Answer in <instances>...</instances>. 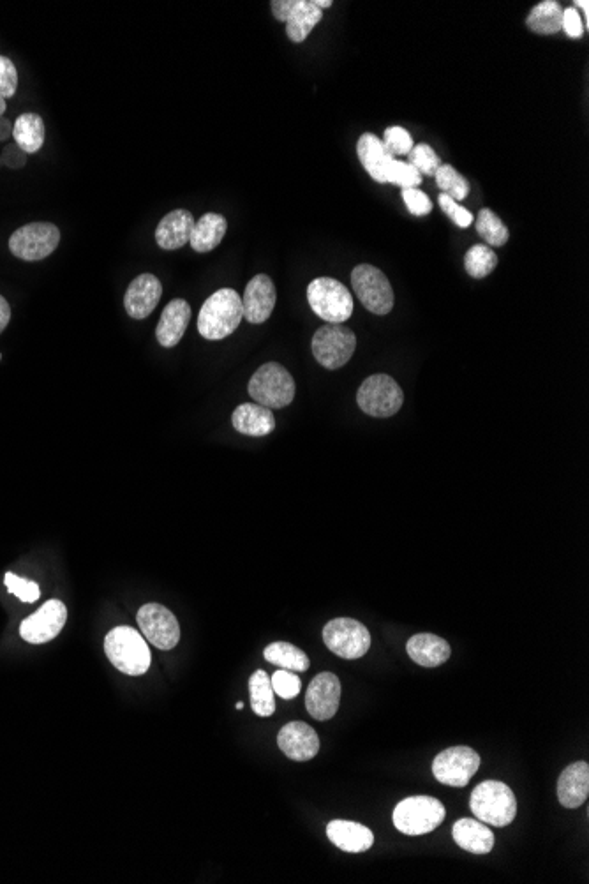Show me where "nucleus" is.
Masks as SVG:
<instances>
[{
	"instance_id": "f257e3e1",
	"label": "nucleus",
	"mask_w": 589,
	"mask_h": 884,
	"mask_svg": "<svg viewBox=\"0 0 589 884\" xmlns=\"http://www.w3.org/2000/svg\"><path fill=\"white\" fill-rule=\"evenodd\" d=\"M357 154L360 163L371 177L380 184H396L399 188H418L422 175L404 161H397L373 133L358 138Z\"/></svg>"
},
{
	"instance_id": "f03ea898",
	"label": "nucleus",
	"mask_w": 589,
	"mask_h": 884,
	"mask_svg": "<svg viewBox=\"0 0 589 884\" xmlns=\"http://www.w3.org/2000/svg\"><path fill=\"white\" fill-rule=\"evenodd\" d=\"M244 318L242 299L232 288H221L205 300L198 315V332L209 341H221L239 329Z\"/></svg>"
},
{
	"instance_id": "7ed1b4c3",
	"label": "nucleus",
	"mask_w": 589,
	"mask_h": 884,
	"mask_svg": "<svg viewBox=\"0 0 589 884\" xmlns=\"http://www.w3.org/2000/svg\"><path fill=\"white\" fill-rule=\"evenodd\" d=\"M105 653L120 673L145 675L150 667V650L142 634L133 627H115L105 637Z\"/></svg>"
},
{
	"instance_id": "20e7f679",
	"label": "nucleus",
	"mask_w": 589,
	"mask_h": 884,
	"mask_svg": "<svg viewBox=\"0 0 589 884\" xmlns=\"http://www.w3.org/2000/svg\"><path fill=\"white\" fill-rule=\"evenodd\" d=\"M471 812L485 825L508 826L517 816L514 791L500 780H485L478 784L470 800Z\"/></svg>"
},
{
	"instance_id": "39448f33",
	"label": "nucleus",
	"mask_w": 589,
	"mask_h": 884,
	"mask_svg": "<svg viewBox=\"0 0 589 884\" xmlns=\"http://www.w3.org/2000/svg\"><path fill=\"white\" fill-rule=\"evenodd\" d=\"M249 396L269 410H283L295 398V380L277 362L263 364L249 380Z\"/></svg>"
},
{
	"instance_id": "423d86ee",
	"label": "nucleus",
	"mask_w": 589,
	"mask_h": 884,
	"mask_svg": "<svg viewBox=\"0 0 589 884\" xmlns=\"http://www.w3.org/2000/svg\"><path fill=\"white\" fill-rule=\"evenodd\" d=\"M447 810L433 796H410L394 809V825L404 835L431 833L445 821Z\"/></svg>"
},
{
	"instance_id": "0eeeda50",
	"label": "nucleus",
	"mask_w": 589,
	"mask_h": 884,
	"mask_svg": "<svg viewBox=\"0 0 589 884\" xmlns=\"http://www.w3.org/2000/svg\"><path fill=\"white\" fill-rule=\"evenodd\" d=\"M307 300L314 315L327 323H344L353 315L350 290L337 279L318 278L307 286Z\"/></svg>"
},
{
	"instance_id": "6e6552de",
	"label": "nucleus",
	"mask_w": 589,
	"mask_h": 884,
	"mask_svg": "<svg viewBox=\"0 0 589 884\" xmlns=\"http://www.w3.org/2000/svg\"><path fill=\"white\" fill-rule=\"evenodd\" d=\"M357 403L366 415L376 419H387L403 408L404 392L392 376L380 373L369 376L360 385Z\"/></svg>"
},
{
	"instance_id": "1a4fd4ad",
	"label": "nucleus",
	"mask_w": 589,
	"mask_h": 884,
	"mask_svg": "<svg viewBox=\"0 0 589 884\" xmlns=\"http://www.w3.org/2000/svg\"><path fill=\"white\" fill-rule=\"evenodd\" d=\"M311 348L314 359L323 368L336 371L350 362L357 348V338L353 330L344 327L343 323H327L316 330Z\"/></svg>"
},
{
	"instance_id": "9d476101",
	"label": "nucleus",
	"mask_w": 589,
	"mask_h": 884,
	"mask_svg": "<svg viewBox=\"0 0 589 884\" xmlns=\"http://www.w3.org/2000/svg\"><path fill=\"white\" fill-rule=\"evenodd\" d=\"M353 292L373 315L385 316L394 308V290L387 276L373 265L362 263L351 272Z\"/></svg>"
},
{
	"instance_id": "9b49d317",
	"label": "nucleus",
	"mask_w": 589,
	"mask_h": 884,
	"mask_svg": "<svg viewBox=\"0 0 589 884\" xmlns=\"http://www.w3.org/2000/svg\"><path fill=\"white\" fill-rule=\"evenodd\" d=\"M323 641L341 659L364 657L371 648V634L364 623L353 618H336L323 627Z\"/></svg>"
},
{
	"instance_id": "f8f14e48",
	"label": "nucleus",
	"mask_w": 589,
	"mask_h": 884,
	"mask_svg": "<svg viewBox=\"0 0 589 884\" xmlns=\"http://www.w3.org/2000/svg\"><path fill=\"white\" fill-rule=\"evenodd\" d=\"M60 242V230L52 223H29L9 237V251L23 262H39L52 255Z\"/></svg>"
},
{
	"instance_id": "ddd939ff",
	"label": "nucleus",
	"mask_w": 589,
	"mask_h": 884,
	"mask_svg": "<svg viewBox=\"0 0 589 884\" xmlns=\"http://www.w3.org/2000/svg\"><path fill=\"white\" fill-rule=\"evenodd\" d=\"M480 763V754L471 747H450L434 757L433 775L445 786H468L471 777L478 772Z\"/></svg>"
},
{
	"instance_id": "4468645a",
	"label": "nucleus",
	"mask_w": 589,
	"mask_h": 884,
	"mask_svg": "<svg viewBox=\"0 0 589 884\" xmlns=\"http://www.w3.org/2000/svg\"><path fill=\"white\" fill-rule=\"evenodd\" d=\"M138 625L145 639L159 650H173L179 645L180 625L170 609L161 604H145L138 611Z\"/></svg>"
},
{
	"instance_id": "2eb2a0df",
	"label": "nucleus",
	"mask_w": 589,
	"mask_h": 884,
	"mask_svg": "<svg viewBox=\"0 0 589 884\" xmlns=\"http://www.w3.org/2000/svg\"><path fill=\"white\" fill-rule=\"evenodd\" d=\"M68 620V609L64 602L53 599L48 600L45 606L36 611L34 615L23 620L20 625V636L30 645H43L59 636L60 630L64 629Z\"/></svg>"
},
{
	"instance_id": "dca6fc26",
	"label": "nucleus",
	"mask_w": 589,
	"mask_h": 884,
	"mask_svg": "<svg viewBox=\"0 0 589 884\" xmlns=\"http://www.w3.org/2000/svg\"><path fill=\"white\" fill-rule=\"evenodd\" d=\"M341 703V682L334 673L314 676L307 689L306 708L313 719L330 720L336 715Z\"/></svg>"
},
{
	"instance_id": "f3484780",
	"label": "nucleus",
	"mask_w": 589,
	"mask_h": 884,
	"mask_svg": "<svg viewBox=\"0 0 589 884\" xmlns=\"http://www.w3.org/2000/svg\"><path fill=\"white\" fill-rule=\"evenodd\" d=\"M277 292L274 281L267 274L254 276L246 286V293L242 299L244 318L253 325H260L269 320L272 311L276 308Z\"/></svg>"
},
{
	"instance_id": "a211bd4d",
	"label": "nucleus",
	"mask_w": 589,
	"mask_h": 884,
	"mask_svg": "<svg viewBox=\"0 0 589 884\" xmlns=\"http://www.w3.org/2000/svg\"><path fill=\"white\" fill-rule=\"evenodd\" d=\"M163 295V285L154 274H140L131 281L124 295L127 315L135 320H145L154 313Z\"/></svg>"
},
{
	"instance_id": "6ab92c4d",
	"label": "nucleus",
	"mask_w": 589,
	"mask_h": 884,
	"mask_svg": "<svg viewBox=\"0 0 589 884\" xmlns=\"http://www.w3.org/2000/svg\"><path fill=\"white\" fill-rule=\"evenodd\" d=\"M277 745L291 761H309L320 752V738L306 722H290L277 736Z\"/></svg>"
},
{
	"instance_id": "aec40b11",
	"label": "nucleus",
	"mask_w": 589,
	"mask_h": 884,
	"mask_svg": "<svg viewBox=\"0 0 589 884\" xmlns=\"http://www.w3.org/2000/svg\"><path fill=\"white\" fill-rule=\"evenodd\" d=\"M194 216L186 209L168 212L156 228V244L165 251H175L189 244L194 228Z\"/></svg>"
},
{
	"instance_id": "412c9836",
	"label": "nucleus",
	"mask_w": 589,
	"mask_h": 884,
	"mask_svg": "<svg viewBox=\"0 0 589 884\" xmlns=\"http://www.w3.org/2000/svg\"><path fill=\"white\" fill-rule=\"evenodd\" d=\"M589 765L577 761L568 765L558 779V800L567 809H579L588 800Z\"/></svg>"
},
{
	"instance_id": "4be33fe9",
	"label": "nucleus",
	"mask_w": 589,
	"mask_h": 884,
	"mask_svg": "<svg viewBox=\"0 0 589 884\" xmlns=\"http://www.w3.org/2000/svg\"><path fill=\"white\" fill-rule=\"evenodd\" d=\"M189 320H191V306L184 299H173L157 323L156 338L159 345L165 348L179 345L180 339L186 334Z\"/></svg>"
},
{
	"instance_id": "5701e85b",
	"label": "nucleus",
	"mask_w": 589,
	"mask_h": 884,
	"mask_svg": "<svg viewBox=\"0 0 589 884\" xmlns=\"http://www.w3.org/2000/svg\"><path fill=\"white\" fill-rule=\"evenodd\" d=\"M327 837L346 853H366L374 844V835L367 826L336 819L327 826Z\"/></svg>"
},
{
	"instance_id": "b1692460",
	"label": "nucleus",
	"mask_w": 589,
	"mask_h": 884,
	"mask_svg": "<svg viewBox=\"0 0 589 884\" xmlns=\"http://www.w3.org/2000/svg\"><path fill=\"white\" fill-rule=\"evenodd\" d=\"M452 837L457 846L473 855L491 853L496 842L491 828H487L478 819H459L452 828Z\"/></svg>"
},
{
	"instance_id": "393cba45",
	"label": "nucleus",
	"mask_w": 589,
	"mask_h": 884,
	"mask_svg": "<svg viewBox=\"0 0 589 884\" xmlns=\"http://www.w3.org/2000/svg\"><path fill=\"white\" fill-rule=\"evenodd\" d=\"M406 652L413 662H417L418 666L422 667L441 666L452 655L447 641L434 634H417L410 637V641L406 643Z\"/></svg>"
},
{
	"instance_id": "a878e982",
	"label": "nucleus",
	"mask_w": 589,
	"mask_h": 884,
	"mask_svg": "<svg viewBox=\"0 0 589 884\" xmlns=\"http://www.w3.org/2000/svg\"><path fill=\"white\" fill-rule=\"evenodd\" d=\"M232 424L240 435L267 436L276 429V417L265 406L244 403L233 412Z\"/></svg>"
},
{
	"instance_id": "bb28decb",
	"label": "nucleus",
	"mask_w": 589,
	"mask_h": 884,
	"mask_svg": "<svg viewBox=\"0 0 589 884\" xmlns=\"http://www.w3.org/2000/svg\"><path fill=\"white\" fill-rule=\"evenodd\" d=\"M321 18L323 11L314 4V0H291L290 13L284 22L290 41L304 43Z\"/></svg>"
},
{
	"instance_id": "cd10ccee",
	"label": "nucleus",
	"mask_w": 589,
	"mask_h": 884,
	"mask_svg": "<svg viewBox=\"0 0 589 884\" xmlns=\"http://www.w3.org/2000/svg\"><path fill=\"white\" fill-rule=\"evenodd\" d=\"M226 230H228L226 218H223L221 214L209 212L194 223L189 244L196 253H209L223 242Z\"/></svg>"
},
{
	"instance_id": "c85d7f7f",
	"label": "nucleus",
	"mask_w": 589,
	"mask_h": 884,
	"mask_svg": "<svg viewBox=\"0 0 589 884\" xmlns=\"http://www.w3.org/2000/svg\"><path fill=\"white\" fill-rule=\"evenodd\" d=\"M13 136L27 156L36 154L45 143V122L38 113H23L13 124Z\"/></svg>"
},
{
	"instance_id": "c756f323",
	"label": "nucleus",
	"mask_w": 589,
	"mask_h": 884,
	"mask_svg": "<svg viewBox=\"0 0 589 884\" xmlns=\"http://www.w3.org/2000/svg\"><path fill=\"white\" fill-rule=\"evenodd\" d=\"M563 20V8L556 0H544L531 9L526 25L531 32L540 36H551L561 30Z\"/></svg>"
},
{
	"instance_id": "7c9ffc66",
	"label": "nucleus",
	"mask_w": 589,
	"mask_h": 884,
	"mask_svg": "<svg viewBox=\"0 0 589 884\" xmlns=\"http://www.w3.org/2000/svg\"><path fill=\"white\" fill-rule=\"evenodd\" d=\"M265 660H269L270 664L293 671V673H304L309 669V657L306 652H302L300 648L290 643H272L265 648Z\"/></svg>"
},
{
	"instance_id": "2f4dec72",
	"label": "nucleus",
	"mask_w": 589,
	"mask_h": 884,
	"mask_svg": "<svg viewBox=\"0 0 589 884\" xmlns=\"http://www.w3.org/2000/svg\"><path fill=\"white\" fill-rule=\"evenodd\" d=\"M249 692H251V706L258 717H270L276 712V699L274 689L270 683L269 675L265 671H256L249 678Z\"/></svg>"
},
{
	"instance_id": "473e14b6",
	"label": "nucleus",
	"mask_w": 589,
	"mask_h": 884,
	"mask_svg": "<svg viewBox=\"0 0 589 884\" xmlns=\"http://www.w3.org/2000/svg\"><path fill=\"white\" fill-rule=\"evenodd\" d=\"M477 232L482 239L494 248H503L510 239L507 226L491 209H482L477 216Z\"/></svg>"
},
{
	"instance_id": "72a5a7b5",
	"label": "nucleus",
	"mask_w": 589,
	"mask_h": 884,
	"mask_svg": "<svg viewBox=\"0 0 589 884\" xmlns=\"http://www.w3.org/2000/svg\"><path fill=\"white\" fill-rule=\"evenodd\" d=\"M498 267V256L489 246H473L464 256V269L473 279H484Z\"/></svg>"
},
{
	"instance_id": "f704fd0d",
	"label": "nucleus",
	"mask_w": 589,
	"mask_h": 884,
	"mask_svg": "<svg viewBox=\"0 0 589 884\" xmlns=\"http://www.w3.org/2000/svg\"><path fill=\"white\" fill-rule=\"evenodd\" d=\"M434 177L438 182V188L455 202H463L470 195V182L457 172L454 166L441 165L438 172L434 173Z\"/></svg>"
},
{
	"instance_id": "c9c22d12",
	"label": "nucleus",
	"mask_w": 589,
	"mask_h": 884,
	"mask_svg": "<svg viewBox=\"0 0 589 884\" xmlns=\"http://www.w3.org/2000/svg\"><path fill=\"white\" fill-rule=\"evenodd\" d=\"M408 156H410V161H408V163H410L420 175L434 177V173L438 172V168L441 166V159L438 158V154H436L433 147H429L427 143L415 145Z\"/></svg>"
},
{
	"instance_id": "e433bc0d",
	"label": "nucleus",
	"mask_w": 589,
	"mask_h": 884,
	"mask_svg": "<svg viewBox=\"0 0 589 884\" xmlns=\"http://www.w3.org/2000/svg\"><path fill=\"white\" fill-rule=\"evenodd\" d=\"M383 145H385V149H387L394 158H396V156H408L411 149L415 147L410 133H408L406 129L401 128V126H392V128L385 129V133H383Z\"/></svg>"
},
{
	"instance_id": "4c0bfd02",
	"label": "nucleus",
	"mask_w": 589,
	"mask_h": 884,
	"mask_svg": "<svg viewBox=\"0 0 589 884\" xmlns=\"http://www.w3.org/2000/svg\"><path fill=\"white\" fill-rule=\"evenodd\" d=\"M270 683H272L274 694L283 697V699H293V697L299 696L300 690H302V682H300L297 673L286 671V669L276 671L270 678Z\"/></svg>"
},
{
	"instance_id": "58836bf2",
	"label": "nucleus",
	"mask_w": 589,
	"mask_h": 884,
	"mask_svg": "<svg viewBox=\"0 0 589 884\" xmlns=\"http://www.w3.org/2000/svg\"><path fill=\"white\" fill-rule=\"evenodd\" d=\"M4 583H6V588H8L9 593H13L16 595L18 599L22 600V602H36L39 599V586L34 583V581H27V579H23V577L16 576L13 572H8L6 577H4Z\"/></svg>"
},
{
	"instance_id": "ea45409f",
	"label": "nucleus",
	"mask_w": 589,
	"mask_h": 884,
	"mask_svg": "<svg viewBox=\"0 0 589 884\" xmlns=\"http://www.w3.org/2000/svg\"><path fill=\"white\" fill-rule=\"evenodd\" d=\"M18 89V71L15 62L0 55V96L4 99L13 98Z\"/></svg>"
},
{
	"instance_id": "a19ab883",
	"label": "nucleus",
	"mask_w": 589,
	"mask_h": 884,
	"mask_svg": "<svg viewBox=\"0 0 589 884\" xmlns=\"http://www.w3.org/2000/svg\"><path fill=\"white\" fill-rule=\"evenodd\" d=\"M438 202H440L441 210H443L448 218L452 219L455 225L459 226V228H468V226L473 223V214H471L470 210L461 207V205L455 202V200H452L450 196L441 193Z\"/></svg>"
},
{
	"instance_id": "79ce46f5",
	"label": "nucleus",
	"mask_w": 589,
	"mask_h": 884,
	"mask_svg": "<svg viewBox=\"0 0 589 884\" xmlns=\"http://www.w3.org/2000/svg\"><path fill=\"white\" fill-rule=\"evenodd\" d=\"M403 200L413 216H427L433 210L431 198L417 188L403 189Z\"/></svg>"
},
{
	"instance_id": "37998d69",
	"label": "nucleus",
	"mask_w": 589,
	"mask_h": 884,
	"mask_svg": "<svg viewBox=\"0 0 589 884\" xmlns=\"http://www.w3.org/2000/svg\"><path fill=\"white\" fill-rule=\"evenodd\" d=\"M561 30H565L568 38L581 39L584 34V20L579 15V9L567 8L563 9V20H561Z\"/></svg>"
},
{
	"instance_id": "c03bdc74",
	"label": "nucleus",
	"mask_w": 589,
	"mask_h": 884,
	"mask_svg": "<svg viewBox=\"0 0 589 884\" xmlns=\"http://www.w3.org/2000/svg\"><path fill=\"white\" fill-rule=\"evenodd\" d=\"M0 158H2V165L8 166L11 170H20L27 165V154L16 143L4 147Z\"/></svg>"
},
{
	"instance_id": "a18cd8bd",
	"label": "nucleus",
	"mask_w": 589,
	"mask_h": 884,
	"mask_svg": "<svg viewBox=\"0 0 589 884\" xmlns=\"http://www.w3.org/2000/svg\"><path fill=\"white\" fill-rule=\"evenodd\" d=\"M11 320V308H9L8 300L0 295V334L6 330Z\"/></svg>"
},
{
	"instance_id": "49530a36",
	"label": "nucleus",
	"mask_w": 589,
	"mask_h": 884,
	"mask_svg": "<svg viewBox=\"0 0 589 884\" xmlns=\"http://www.w3.org/2000/svg\"><path fill=\"white\" fill-rule=\"evenodd\" d=\"M13 136V124L8 119L0 117V142H6Z\"/></svg>"
},
{
	"instance_id": "de8ad7c7",
	"label": "nucleus",
	"mask_w": 589,
	"mask_h": 884,
	"mask_svg": "<svg viewBox=\"0 0 589 884\" xmlns=\"http://www.w3.org/2000/svg\"><path fill=\"white\" fill-rule=\"evenodd\" d=\"M314 4H316V6H318V8L323 11V9H327L332 6V0H314Z\"/></svg>"
},
{
	"instance_id": "09e8293b",
	"label": "nucleus",
	"mask_w": 589,
	"mask_h": 884,
	"mask_svg": "<svg viewBox=\"0 0 589 884\" xmlns=\"http://www.w3.org/2000/svg\"><path fill=\"white\" fill-rule=\"evenodd\" d=\"M6 108H8V106H6V99L0 96V117L6 113Z\"/></svg>"
},
{
	"instance_id": "8fccbe9b",
	"label": "nucleus",
	"mask_w": 589,
	"mask_h": 884,
	"mask_svg": "<svg viewBox=\"0 0 589 884\" xmlns=\"http://www.w3.org/2000/svg\"><path fill=\"white\" fill-rule=\"evenodd\" d=\"M235 708H237V710H242V708H244V703H242V701H239V703L235 705Z\"/></svg>"
},
{
	"instance_id": "3c124183",
	"label": "nucleus",
	"mask_w": 589,
	"mask_h": 884,
	"mask_svg": "<svg viewBox=\"0 0 589 884\" xmlns=\"http://www.w3.org/2000/svg\"><path fill=\"white\" fill-rule=\"evenodd\" d=\"M0 166H2V158H0Z\"/></svg>"
}]
</instances>
